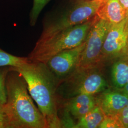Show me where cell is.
<instances>
[{
    "mask_svg": "<svg viewBox=\"0 0 128 128\" xmlns=\"http://www.w3.org/2000/svg\"><path fill=\"white\" fill-rule=\"evenodd\" d=\"M12 68L25 80L28 92L36 102L48 128H63L59 116L61 99L58 94L61 80L42 62L30 61Z\"/></svg>",
    "mask_w": 128,
    "mask_h": 128,
    "instance_id": "obj_1",
    "label": "cell"
},
{
    "mask_svg": "<svg viewBox=\"0 0 128 128\" xmlns=\"http://www.w3.org/2000/svg\"><path fill=\"white\" fill-rule=\"evenodd\" d=\"M6 87L7 101L4 106L10 128H48L33 102L25 80L12 66L7 76Z\"/></svg>",
    "mask_w": 128,
    "mask_h": 128,
    "instance_id": "obj_2",
    "label": "cell"
},
{
    "mask_svg": "<svg viewBox=\"0 0 128 128\" xmlns=\"http://www.w3.org/2000/svg\"><path fill=\"white\" fill-rule=\"evenodd\" d=\"M97 16L84 23L69 28L45 41L38 43L28 58L31 61L46 63L54 56L80 45L86 41L88 33Z\"/></svg>",
    "mask_w": 128,
    "mask_h": 128,
    "instance_id": "obj_3",
    "label": "cell"
},
{
    "mask_svg": "<svg viewBox=\"0 0 128 128\" xmlns=\"http://www.w3.org/2000/svg\"><path fill=\"white\" fill-rule=\"evenodd\" d=\"M109 88L101 66L76 68L61 80L58 94L61 100H64L82 94L96 95Z\"/></svg>",
    "mask_w": 128,
    "mask_h": 128,
    "instance_id": "obj_4",
    "label": "cell"
},
{
    "mask_svg": "<svg viewBox=\"0 0 128 128\" xmlns=\"http://www.w3.org/2000/svg\"><path fill=\"white\" fill-rule=\"evenodd\" d=\"M102 1L76 0L67 11L44 22L41 36L37 42L45 41L66 29L93 18L96 16Z\"/></svg>",
    "mask_w": 128,
    "mask_h": 128,
    "instance_id": "obj_5",
    "label": "cell"
},
{
    "mask_svg": "<svg viewBox=\"0 0 128 128\" xmlns=\"http://www.w3.org/2000/svg\"><path fill=\"white\" fill-rule=\"evenodd\" d=\"M111 24L97 17L88 33L85 46L76 68H88L102 66L101 55L105 37Z\"/></svg>",
    "mask_w": 128,
    "mask_h": 128,
    "instance_id": "obj_6",
    "label": "cell"
},
{
    "mask_svg": "<svg viewBox=\"0 0 128 128\" xmlns=\"http://www.w3.org/2000/svg\"><path fill=\"white\" fill-rule=\"evenodd\" d=\"M126 19L110 25L104 41L101 55V63L112 61L126 51L128 32L126 28Z\"/></svg>",
    "mask_w": 128,
    "mask_h": 128,
    "instance_id": "obj_7",
    "label": "cell"
},
{
    "mask_svg": "<svg viewBox=\"0 0 128 128\" xmlns=\"http://www.w3.org/2000/svg\"><path fill=\"white\" fill-rule=\"evenodd\" d=\"M84 46L85 41L76 48L54 56L45 64L57 78L62 80L76 68Z\"/></svg>",
    "mask_w": 128,
    "mask_h": 128,
    "instance_id": "obj_8",
    "label": "cell"
},
{
    "mask_svg": "<svg viewBox=\"0 0 128 128\" xmlns=\"http://www.w3.org/2000/svg\"><path fill=\"white\" fill-rule=\"evenodd\" d=\"M98 105L105 116H116L128 104V96L122 90L108 88L96 95Z\"/></svg>",
    "mask_w": 128,
    "mask_h": 128,
    "instance_id": "obj_9",
    "label": "cell"
},
{
    "mask_svg": "<svg viewBox=\"0 0 128 128\" xmlns=\"http://www.w3.org/2000/svg\"><path fill=\"white\" fill-rule=\"evenodd\" d=\"M97 105L96 95L82 94L68 99L61 100L60 107L74 119L87 114Z\"/></svg>",
    "mask_w": 128,
    "mask_h": 128,
    "instance_id": "obj_10",
    "label": "cell"
},
{
    "mask_svg": "<svg viewBox=\"0 0 128 128\" xmlns=\"http://www.w3.org/2000/svg\"><path fill=\"white\" fill-rule=\"evenodd\" d=\"M99 18L115 24L126 18L127 12L119 0H102L96 14Z\"/></svg>",
    "mask_w": 128,
    "mask_h": 128,
    "instance_id": "obj_11",
    "label": "cell"
},
{
    "mask_svg": "<svg viewBox=\"0 0 128 128\" xmlns=\"http://www.w3.org/2000/svg\"><path fill=\"white\" fill-rule=\"evenodd\" d=\"M112 61V81L114 88L122 90L128 82V53L127 51Z\"/></svg>",
    "mask_w": 128,
    "mask_h": 128,
    "instance_id": "obj_12",
    "label": "cell"
},
{
    "mask_svg": "<svg viewBox=\"0 0 128 128\" xmlns=\"http://www.w3.org/2000/svg\"><path fill=\"white\" fill-rule=\"evenodd\" d=\"M104 117V114L97 105L87 114L78 119L77 122L75 123L74 128H99Z\"/></svg>",
    "mask_w": 128,
    "mask_h": 128,
    "instance_id": "obj_13",
    "label": "cell"
},
{
    "mask_svg": "<svg viewBox=\"0 0 128 128\" xmlns=\"http://www.w3.org/2000/svg\"><path fill=\"white\" fill-rule=\"evenodd\" d=\"M30 61L28 57L15 56L0 48V68L4 66L18 67Z\"/></svg>",
    "mask_w": 128,
    "mask_h": 128,
    "instance_id": "obj_14",
    "label": "cell"
},
{
    "mask_svg": "<svg viewBox=\"0 0 128 128\" xmlns=\"http://www.w3.org/2000/svg\"><path fill=\"white\" fill-rule=\"evenodd\" d=\"M51 0H33V4L30 14V25L34 26L37 23L38 18L44 9Z\"/></svg>",
    "mask_w": 128,
    "mask_h": 128,
    "instance_id": "obj_15",
    "label": "cell"
},
{
    "mask_svg": "<svg viewBox=\"0 0 128 128\" xmlns=\"http://www.w3.org/2000/svg\"><path fill=\"white\" fill-rule=\"evenodd\" d=\"M10 67L0 68V104H4L7 101L6 80Z\"/></svg>",
    "mask_w": 128,
    "mask_h": 128,
    "instance_id": "obj_16",
    "label": "cell"
},
{
    "mask_svg": "<svg viewBox=\"0 0 128 128\" xmlns=\"http://www.w3.org/2000/svg\"><path fill=\"white\" fill-rule=\"evenodd\" d=\"M98 128H124L117 115L105 116Z\"/></svg>",
    "mask_w": 128,
    "mask_h": 128,
    "instance_id": "obj_17",
    "label": "cell"
},
{
    "mask_svg": "<svg viewBox=\"0 0 128 128\" xmlns=\"http://www.w3.org/2000/svg\"><path fill=\"white\" fill-rule=\"evenodd\" d=\"M0 128H10L9 120L4 104H0Z\"/></svg>",
    "mask_w": 128,
    "mask_h": 128,
    "instance_id": "obj_18",
    "label": "cell"
},
{
    "mask_svg": "<svg viewBox=\"0 0 128 128\" xmlns=\"http://www.w3.org/2000/svg\"><path fill=\"white\" fill-rule=\"evenodd\" d=\"M124 128H128V104L117 115Z\"/></svg>",
    "mask_w": 128,
    "mask_h": 128,
    "instance_id": "obj_19",
    "label": "cell"
},
{
    "mask_svg": "<svg viewBox=\"0 0 128 128\" xmlns=\"http://www.w3.org/2000/svg\"><path fill=\"white\" fill-rule=\"evenodd\" d=\"M119 1L127 14L128 12V0H119Z\"/></svg>",
    "mask_w": 128,
    "mask_h": 128,
    "instance_id": "obj_20",
    "label": "cell"
},
{
    "mask_svg": "<svg viewBox=\"0 0 128 128\" xmlns=\"http://www.w3.org/2000/svg\"><path fill=\"white\" fill-rule=\"evenodd\" d=\"M122 91H124L128 96V82L126 86H124V88L122 90Z\"/></svg>",
    "mask_w": 128,
    "mask_h": 128,
    "instance_id": "obj_21",
    "label": "cell"
},
{
    "mask_svg": "<svg viewBox=\"0 0 128 128\" xmlns=\"http://www.w3.org/2000/svg\"><path fill=\"white\" fill-rule=\"evenodd\" d=\"M126 30H127V31L128 32V12L127 14V16H126Z\"/></svg>",
    "mask_w": 128,
    "mask_h": 128,
    "instance_id": "obj_22",
    "label": "cell"
},
{
    "mask_svg": "<svg viewBox=\"0 0 128 128\" xmlns=\"http://www.w3.org/2000/svg\"><path fill=\"white\" fill-rule=\"evenodd\" d=\"M126 51L128 53V36L127 38V46H126Z\"/></svg>",
    "mask_w": 128,
    "mask_h": 128,
    "instance_id": "obj_23",
    "label": "cell"
},
{
    "mask_svg": "<svg viewBox=\"0 0 128 128\" xmlns=\"http://www.w3.org/2000/svg\"></svg>",
    "mask_w": 128,
    "mask_h": 128,
    "instance_id": "obj_24",
    "label": "cell"
}]
</instances>
